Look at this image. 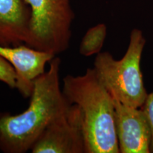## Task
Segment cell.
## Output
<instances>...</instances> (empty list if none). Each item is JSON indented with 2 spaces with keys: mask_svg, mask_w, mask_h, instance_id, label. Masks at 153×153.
Returning a JSON list of instances; mask_svg holds the SVG:
<instances>
[{
  "mask_svg": "<svg viewBox=\"0 0 153 153\" xmlns=\"http://www.w3.org/2000/svg\"><path fill=\"white\" fill-rule=\"evenodd\" d=\"M47 72L34 82L28 107L19 114L0 113V150L25 153L31 150L48 126L70 104L60 89L61 60L55 56Z\"/></svg>",
  "mask_w": 153,
  "mask_h": 153,
  "instance_id": "1",
  "label": "cell"
},
{
  "mask_svg": "<svg viewBox=\"0 0 153 153\" xmlns=\"http://www.w3.org/2000/svg\"><path fill=\"white\" fill-rule=\"evenodd\" d=\"M62 92L81 110L85 153H120L115 123L114 98L101 83L93 68L82 75L68 74Z\"/></svg>",
  "mask_w": 153,
  "mask_h": 153,
  "instance_id": "2",
  "label": "cell"
},
{
  "mask_svg": "<svg viewBox=\"0 0 153 153\" xmlns=\"http://www.w3.org/2000/svg\"><path fill=\"white\" fill-rule=\"evenodd\" d=\"M145 43L143 32L135 28L121 59L116 60L109 52H103L97 55L94 62L97 76L113 98L136 108L142 107L148 96L140 68Z\"/></svg>",
  "mask_w": 153,
  "mask_h": 153,
  "instance_id": "3",
  "label": "cell"
},
{
  "mask_svg": "<svg viewBox=\"0 0 153 153\" xmlns=\"http://www.w3.org/2000/svg\"><path fill=\"white\" fill-rule=\"evenodd\" d=\"M31 11L27 45L57 55L69 48L74 13L70 0H26Z\"/></svg>",
  "mask_w": 153,
  "mask_h": 153,
  "instance_id": "4",
  "label": "cell"
},
{
  "mask_svg": "<svg viewBox=\"0 0 153 153\" xmlns=\"http://www.w3.org/2000/svg\"><path fill=\"white\" fill-rule=\"evenodd\" d=\"M83 119L79 107L71 104L43 132L32 153H85Z\"/></svg>",
  "mask_w": 153,
  "mask_h": 153,
  "instance_id": "5",
  "label": "cell"
},
{
  "mask_svg": "<svg viewBox=\"0 0 153 153\" xmlns=\"http://www.w3.org/2000/svg\"><path fill=\"white\" fill-rule=\"evenodd\" d=\"M114 101L120 153L151 152L152 132L144 111Z\"/></svg>",
  "mask_w": 153,
  "mask_h": 153,
  "instance_id": "6",
  "label": "cell"
},
{
  "mask_svg": "<svg viewBox=\"0 0 153 153\" xmlns=\"http://www.w3.org/2000/svg\"><path fill=\"white\" fill-rule=\"evenodd\" d=\"M0 56L14 68L16 89L23 97L28 98L33 91L35 80L45 72V65L56 55L22 44L16 46L0 45Z\"/></svg>",
  "mask_w": 153,
  "mask_h": 153,
  "instance_id": "7",
  "label": "cell"
},
{
  "mask_svg": "<svg viewBox=\"0 0 153 153\" xmlns=\"http://www.w3.org/2000/svg\"><path fill=\"white\" fill-rule=\"evenodd\" d=\"M31 11L26 0H0V45H27Z\"/></svg>",
  "mask_w": 153,
  "mask_h": 153,
  "instance_id": "8",
  "label": "cell"
},
{
  "mask_svg": "<svg viewBox=\"0 0 153 153\" xmlns=\"http://www.w3.org/2000/svg\"><path fill=\"white\" fill-rule=\"evenodd\" d=\"M107 35V27L104 24H99L87 30L79 45V53L89 57L101 53Z\"/></svg>",
  "mask_w": 153,
  "mask_h": 153,
  "instance_id": "9",
  "label": "cell"
},
{
  "mask_svg": "<svg viewBox=\"0 0 153 153\" xmlns=\"http://www.w3.org/2000/svg\"><path fill=\"white\" fill-rule=\"evenodd\" d=\"M0 81L5 83L11 89H16V71L10 63L1 56H0Z\"/></svg>",
  "mask_w": 153,
  "mask_h": 153,
  "instance_id": "10",
  "label": "cell"
},
{
  "mask_svg": "<svg viewBox=\"0 0 153 153\" xmlns=\"http://www.w3.org/2000/svg\"><path fill=\"white\" fill-rule=\"evenodd\" d=\"M141 108L144 111L150 126L151 132H152V142H151L150 151L151 152L153 153V91L148 94L145 103L141 107Z\"/></svg>",
  "mask_w": 153,
  "mask_h": 153,
  "instance_id": "11",
  "label": "cell"
}]
</instances>
